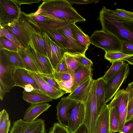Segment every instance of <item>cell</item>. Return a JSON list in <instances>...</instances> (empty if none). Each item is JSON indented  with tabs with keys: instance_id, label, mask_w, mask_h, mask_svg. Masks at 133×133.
Listing matches in <instances>:
<instances>
[{
	"instance_id": "obj_1",
	"label": "cell",
	"mask_w": 133,
	"mask_h": 133,
	"mask_svg": "<svg viewBox=\"0 0 133 133\" xmlns=\"http://www.w3.org/2000/svg\"><path fill=\"white\" fill-rule=\"evenodd\" d=\"M99 19L102 30L113 35L122 43L126 41L133 44V20L119 17L113 10L105 6L100 11Z\"/></svg>"
},
{
	"instance_id": "obj_2",
	"label": "cell",
	"mask_w": 133,
	"mask_h": 133,
	"mask_svg": "<svg viewBox=\"0 0 133 133\" xmlns=\"http://www.w3.org/2000/svg\"><path fill=\"white\" fill-rule=\"evenodd\" d=\"M37 11L61 21L76 23L85 21L66 0H43Z\"/></svg>"
},
{
	"instance_id": "obj_3",
	"label": "cell",
	"mask_w": 133,
	"mask_h": 133,
	"mask_svg": "<svg viewBox=\"0 0 133 133\" xmlns=\"http://www.w3.org/2000/svg\"><path fill=\"white\" fill-rule=\"evenodd\" d=\"M1 25L12 34L24 49L27 48L31 42V37L33 33H43L37 26L29 15L23 11H21L18 19L13 23Z\"/></svg>"
},
{
	"instance_id": "obj_4",
	"label": "cell",
	"mask_w": 133,
	"mask_h": 133,
	"mask_svg": "<svg viewBox=\"0 0 133 133\" xmlns=\"http://www.w3.org/2000/svg\"><path fill=\"white\" fill-rule=\"evenodd\" d=\"M90 43L105 52L120 51L122 42L115 36L102 30L95 31L89 37Z\"/></svg>"
},
{
	"instance_id": "obj_5",
	"label": "cell",
	"mask_w": 133,
	"mask_h": 133,
	"mask_svg": "<svg viewBox=\"0 0 133 133\" xmlns=\"http://www.w3.org/2000/svg\"><path fill=\"white\" fill-rule=\"evenodd\" d=\"M96 86V79H94L87 99L83 103L85 111L84 123L90 133H94L95 122L101 112L99 110L97 106Z\"/></svg>"
},
{
	"instance_id": "obj_6",
	"label": "cell",
	"mask_w": 133,
	"mask_h": 133,
	"mask_svg": "<svg viewBox=\"0 0 133 133\" xmlns=\"http://www.w3.org/2000/svg\"><path fill=\"white\" fill-rule=\"evenodd\" d=\"M129 72L128 64L124 63L119 71L107 83H105V100L106 103L111 100L118 91Z\"/></svg>"
},
{
	"instance_id": "obj_7",
	"label": "cell",
	"mask_w": 133,
	"mask_h": 133,
	"mask_svg": "<svg viewBox=\"0 0 133 133\" xmlns=\"http://www.w3.org/2000/svg\"><path fill=\"white\" fill-rule=\"evenodd\" d=\"M21 11L14 0H0V25L13 23L18 19Z\"/></svg>"
},
{
	"instance_id": "obj_8",
	"label": "cell",
	"mask_w": 133,
	"mask_h": 133,
	"mask_svg": "<svg viewBox=\"0 0 133 133\" xmlns=\"http://www.w3.org/2000/svg\"><path fill=\"white\" fill-rule=\"evenodd\" d=\"M72 22L61 21L57 30L66 39L71 54L85 55V52L79 43L73 30Z\"/></svg>"
},
{
	"instance_id": "obj_9",
	"label": "cell",
	"mask_w": 133,
	"mask_h": 133,
	"mask_svg": "<svg viewBox=\"0 0 133 133\" xmlns=\"http://www.w3.org/2000/svg\"><path fill=\"white\" fill-rule=\"evenodd\" d=\"M129 99V93L124 89H120L108 104L109 108L115 107L118 110L119 117V132L122 131L125 122Z\"/></svg>"
},
{
	"instance_id": "obj_10",
	"label": "cell",
	"mask_w": 133,
	"mask_h": 133,
	"mask_svg": "<svg viewBox=\"0 0 133 133\" xmlns=\"http://www.w3.org/2000/svg\"><path fill=\"white\" fill-rule=\"evenodd\" d=\"M9 133H45L44 121L38 119L28 122L20 119L13 122Z\"/></svg>"
},
{
	"instance_id": "obj_11",
	"label": "cell",
	"mask_w": 133,
	"mask_h": 133,
	"mask_svg": "<svg viewBox=\"0 0 133 133\" xmlns=\"http://www.w3.org/2000/svg\"><path fill=\"white\" fill-rule=\"evenodd\" d=\"M85 115L84 103L76 101L68 113L67 128L71 133L74 132L84 123Z\"/></svg>"
},
{
	"instance_id": "obj_12",
	"label": "cell",
	"mask_w": 133,
	"mask_h": 133,
	"mask_svg": "<svg viewBox=\"0 0 133 133\" xmlns=\"http://www.w3.org/2000/svg\"><path fill=\"white\" fill-rule=\"evenodd\" d=\"M25 49L32 59L39 73L45 74L54 73V70L48 58L37 51L34 48L31 42Z\"/></svg>"
},
{
	"instance_id": "obj_13",
	"label": "cell",
	"mask_w": 133,
	"mask_h": 133,
	"mask_svg": "<svg viewBox=\"0 0 133 133\" xmlns=\"http://www.w3.org/2000/svg\"><path fill=\"white\" fill-rule=\"evenodd\" d=\"M43 37L46 44L47 56L54 70L66 52L53 42L45 32H43Z\"/></svg>"
},
{
	"instance_id": "obj_14",
	"label": "cell",
	"mask_w": 133,
	"mask_h": 133,
	"mask_svg": "<svg viewBox=\"0 0 133 133\" xmlns=\"http://www.w3.org/2000/svg\"><path fill=\"white\" fill-rule=\"evenodd\" d=\"M28 15L41 31L52 29H56L58 27L62 21L51 16L39 13L37 11Z\"/></svg>"
},
{
	"instance_id": "obj_15",
	"label": "cell",
	"mask_w": 133,
	"mask_h": 133,
	"mask_svg": "<svg viewBox=\"0 0 133 133\" xmlns=\"http://www.w3.org/2000/svg\"><path fill=\"white\" fill-rule=\"evenodd\" d=\"M0 89L5 93L9 92L15 86L12 74V66L10 65L6 61L0 57Z\"/></svg>"
},
{
	"instance_id": "obj_16",
	"label": "cell",
	"mask_w": 133,
	"mask_h": 133,
	"mask_svg": "<svg viewBox=\"0 0 133 133\" xmlns=\"http://www.w3.org/2000/svg\"><path fill=\"white\" fill-rule=\"evenodd\" d=\"M28 71L25 68L12 67V74L15 86L24 88L26 85L30 84L35 89L40 90L36 83L28 72Z\"/></svg>"
},
{
	"instance_id": "obj_17",
	"label": "cell",
	"mask_w": 133,
	"mask_h": 133,
	"mask_svg": "<svg viewBox=\"0 0 133 133\" xmlns=\"http://www.w3.org/2000/svg\"><path fill=\"white\" fill-rule=\"evenodd\" d=\"M38 86L40 90L52 99H56L65 92L59 90L50 85L43 79L37 73L28 71Z\"/></svg>"
},
{
	"instance_id": "obj_18",
	"label": "cell",
	"mask_w": 133,
	"mask_h": 133,
	"mask_svg": "<svg viewBox=\"0 0 133 133\" xmlns=\"http://www.w3.org/2000/svg\"><path fill=\"white\" fill-rule=\"evenodd\" d=\"M76 102L69 98L68 96L61 98L56 106V115L58 123L67 128L68 113Z\"/></svg>"
},
{
	"instance_id": "obj_19",
	"label": "cell",
	"mask_w": 133,
	"mask_h": 133,
	"mask_svg": "<svg viewBox=\"0 0 133 133\" xmlns=\"http://www.w3.org/2000/svg\"><path fill=\"white\" fill-rule=\"evenodd\" d=\"M93 80L92 77L88 78L71 93L68 97L75 101L84 103L89 94Z\"/></svg>"
},
{
	"instance_id": "obj_20",
	"label": "cell",
	"mask_w": 133,
	"mask_h": 133,
	"mask_svg": "<svg viewBox=\"0 0 133 133\" xmlns=\"http://www.w3.org/2000/svg\"><path fill=\"white\" fill-rule=\"evenodd\" d=\"M94 133H111L109 124V109L105 104L95 122Z\"/></svg>"
},
{
	"instance_id": "obj_21",
	"label": "cell",
	"mask_w": 133,
	"mask_h": 133,
	"mask_svg": "<svg viewBox=\"0 0 133 133\" xmlns=\"http://www.w3.org/2000/svg\"><path fill=\"white\" fill-rule=\"evenodd\" d=\"M51 106V105L47 103L32 104L26 110L23 119L28 122L34 121Z\"/></svg>"
},
{
	"instance_id": "obj_22",
	"label": "cell",
	"mask_w": 133,
	"mask_h": 133,
	"mask_svg": "<svg viewBox=\"0 0 133 133\" xmlns=\"http://www.w3.org/2000/svg\"><path fill=\"white\" fill-rule=\"evenodd\" d=\"M0 57L4 59L11 66L25 68L23 61L18 52L0 49Z\"/></svg>"
},
{
	"instance_id": "obj_23",
	"label": "cell",
	"mask_w": 133,
	"mask_h": 133,
	"mask_svg": "<svg viewBox=\"0 0 133 133\" xmlns=\"http://www.w3.org/2000/svg\"><path fill=\"white\" fill-rule=\"evenodd\" d=\"M23 94V99L31 104L47 103L52 101L53 99L39 90L34 89L30 92L24 90Z\"/></svg>"
},
{
	"instance_id": "obj_24",
	"label": "cell",
	"mask_w": 133,
	"mask_h": 133,
	"mask_svg": "<svg viewBox=\"0 0 133 133\" xmlns=\"http://www.w3.org/2000/svg\"><path fill=\"white\" fill-rule=\"evenodd\" d=\"M91 68L79 64L74 73L73 85L71 92L85 80L90 77H92Z\"/></svg>"
},
{
	"instance_id": "obj_25",
	"label": "cell",
	"mask_w": 133,
	"mask_h": 133,
	"mask_svg": "<svg viewBox=\"0 0 133 133\" xmlns=\"http://www.w3.org/2000/svg\"><path fill=\"white\" fill-rule=\"evenodd\" d=\"M41 31L43 32H45L53 42L64 49L66 52L69 53L70 48L67 40L56 29L43 30Z\"/></svg>"
},
{
	"instance_id": "obj_26",
	"label": "cell",
	"mask_w": 133,
	"mask_h": 133,
	"mask_svg": "<svg viewBox=\"0 0 133 133\" xmlns=\"http://www.w3.org/2000/svg\"><path fill=\"white\" fill-rule=\"evenodd\" d=\"M96 97L97 108L101 111L105 104V82L102 77L96 79Z\"/></svg>"
},
{
	"instance_id": "obj_27",
	"label": "cell",
	"mask_w": 133,
	"mask_h": 133,
	"mask_svg": "<svg viewBox=\"0 0 133 133\" xmlns=\"http://www.w3.org/2000/svg\"><path fill=\"white\" fill-rule=\"evenodd\" d=\"M43 33V32L33 33L31 37V42L34 48L37 51L47 57L46 46Z\"/></svg>"
},
{
	"instance_id": "obj_28",
	"label": "cell",
	"mask_w": 133,
	"mask_h": 133,
	"mask_svg": "<svg viewBox=\"0 0 133 133\" xmlns=\"http://www.w3.org/2000/svg\"><path fill=\"white\" fill-rule=\"evenodd\" d=\"M73 30L77 39L83 49L86 52L91 44L89 37L85 34L81 29L75 24H72Z\"/></svg>"
},
{
	"instance_id": "obj_29",
	"label": "cell",
	"mask_w": 133,
	"mask_h": 133,
	"mask_svg": "<svg viewBox=\"0 0 133 133\" xmlns=\"http://www.w3.org/2000/svg\"><path fill=\"white\" fill-rule=\"evenodd\" d=\"M109 124L111 133L119 132V117L117 109L115 107L109 108Z\"/></svg>"
},
{
	"instance_id": "obj_30",
	"label": "cell",
	"mask_w": 133,
	"mask_h": 133,
	"mask_svg": "<svg viewBox=\"0 0 133 133\" xmlns=\"http://www.w3.org/2000/svg\"><path fill=\"white\" fill-rule=\"evenodd\" d=\"M18 52L23 61L25 69L29 71L39 73L33 60L25 49L19 50Z\"/></svg>"
},
{
	"instance_id": "obj_31",
	"label": "cell",
	"mask_w": 133,
	"mask_h": 133,
	"mask_svg": "<svg viewBox=\"0 0 133 133\" xmlns=\"http://www.w3.org/2000/svg\"><path fill=\"white\" fill-rule=\"evenodd\" d=\"M82 55H83L72 54L68 52L64 54V56L68 68L73 74L79 64Z\"/></svg>"
},
{
	"instance_id": "obj_32",
	"label": "cell",
	"mask_w": 133,
	"mask_h": 133,
	"mask_svg": "<svg viewBox=\"0 0 133 133\" xmlns=\"http://www.w3.org/2000/svg\"><path fill=\"white\" fill-rule=\"evenodd\" d=\"M124 63L123 60H120L112 63L110 68L102 77L105 83H107L119 71Z\"/></svg>"
},
{
	"instance_id": "obj_33",
	"label": "cell",
	"mask_w": 133,
	"mask_h": 133,
	"mask_svg": "<svg viewBox=\"0 0 133 133\" xmlns=\"http://www.w3.org/2000/svg\"><path fill=\"white\" fill-rule=\"evenodd\" d=\"M10 126L8 114L3 109L0 112V133H8Z\"/></svg>"
},
{
	"instance_id": "obj_34",
	"label": "cell",
	"mask_w": 133,
	"mask_h": 133,
	"mask_svg": "<svg viewBox=\"0 0 133 133\" xmlns=\"http://www.w3.org/2000/svg\"><path fill=\"white\" fill-rule=\"evenodd\" d=\"M105 58L111 63L123 59L130 55L124 54L121 51L105 52Z\"/></svg>"
},
{
	"instance_id": "obj_35",
	"label": "cell",
	"mask_w": 133,
	"mask_h": 133,
	"mask_svg": "<svg viewBox=\"0 0 133 133\" xmlns=\"http://www.w3.org/2000/svg\"><path fill=\"white\" fill-rule=\"evenodd\" d=\"M0 37L6 38L12 42L19 50L24 49L15 36L10 33L5 28L0 25Z\"/></svg>"
},
{
	"instance_id": "obj_36",
	"label": "cell",
	"mask_w": 133,
	"mask_h": 133,
	"mask_svg": "<svg viewBox=\"0 0 133 133\" xmlns=\"http://www.w3.org/2000/svg\"><path fill=\"white\" fill-rule=\"evenodd\" d=\"M37 73L43 79L50 85L59 90L66 93L61 88L56 80L54 73L51 74H45L40 73Z\"/></svg>"
},
{
	"instance_id": "obj_37",
	"label": "cell",
	"mask_w": 133,
	"mask_h": 133,
	"mask_svg": "<svg viewBox=\"0 0 133 133\" xmlns=\"http://www.w3.org/2000/svg\"><path fill=\"white\" fill-rule=\"evenodd\" d=\"M54 74L57 81H66L74 79V74L69 70L60 72L54 71Z\"/></svg>"
},
{
	"instance_id": "obj_38",
	"label": "cell",
	"mask_w": 133,
	"mask_h": 133,
	"mask_svg": "<svg viewBox=\"0 0 133 133\" xmlns=\"http://www.w3.org/2000/svg\"><path fill=\"white\" fill-rule=\"evenodd\" d=\"M5 49L8 50L18 52L19 49L10 40L3 37H0V49Z\"/></svg>"
},
{
	"instance_id": "obj_39",
	"label": "cell",
	"mask_w": 133,
	"mask_h": 133,
	"mask_svg": "<svg viewBox=\"0 0 133 133\" xmlns=\"http://www.w3.org/2000/svg\"><path fill=\"white\" fill-rule=\"evenodd\" d=\"M49 130L50 133H71L67 127L58 123H54Z\"/></svg>"
},
{
	"instance_id": "obj_40",
	"label": "cell",
	"mask_w": 133,
	"mask_h": 133,
	"mask_svg": "<svg viewBox=\"0 0 133 133\" xmlns=\"http://www.w3.org/2000/svg\"><path fill=\"white\" fill-rule=\"evenodd\" d=\"M117 16L123 18L133 20V12L123 9H117L113 10Z\"/></svg>"
},
{
	"instance_id": "obj_41",
	"label": "cell",
	"mask_w": 133,
	"mask_h": 133,
	"mask_svg": "<svg viewBox=\"0 0 133 133\" xmlns=\"http://www.w3.org/2000/svg\"><path fill=\"white\" fill-rule=\"evenodd\" d=\"M74 79L66 81H57L61 88L66 93H71L73 85Z\"/></svg>"
},
{
	"instance_id": "obj_42",
	"label": "cell",
	"mask_w": 133,
	"mask_h": 133,
	"mask_svg": "<svg viewBox=\"0 0 133 133\" xmlns=\"http://www.w3.org/2000/svg\"><path fill=\"white\" fill-rule=\"evenodd\" d=\"M120 51L127 55H133V44L127 42H123Z\"/></svg>"
},
{
	"instance_id": "obj_43",
	"label": "cell",
	"mask_w": 133,
	"mask_h": 133,
	"mask_svg": "<svg viewBox=\"0 0 133 133\" xmlns=\"http://www.w3.org/2000/svg\"><path fill=\"white\" fill-rule=\"evenodd\" d=\"M69 70L65 62L64 56L60 62L57 64L54 71L60 72Z\"/></svg>"
},
{
	"instance_id": "obj_44",
	"label": "cell",
	"mask_w": 133,
	"mask_h": 133,
	"mask_svg": "<svg viewBox=\"0 0 133 133\" xmlns=\"http://www.w3.org/2000/svg\"><path fill=\"white\" fill-rule=\"evenodd\" d=\"M122 131L125 133H133V118L125 123Z\"/></svg>"
},
{
	"instance_id": "obj_45",
	"label": "cell",
	"mask_w": 133,
	"mask_h": 133,
	"mask_svg": "<svg viewBox=\"0 0 133 133\" xmlns=\"http://www.w3.org/2000/svg\"><path fill=\"white\" fill-rule=\"evenodd\" d=\"M79 64L89 68H91L93 63L91 60L87 58L85 55H82L81 57Z\"/></svg>"
},
{
	"instance_id": "obj_46",
	"label": "cell",
	"mask_w": 133,
	"mask_h": 133,
	"mask_svg": "<svg viewBox=\"0 0 133 133\" xmlns=\"http://www.w3.org/2000/svg\"><path fill=\"white\" fill-rule=\"evenodd\" d=\"M68 1L71 4L74 3L76 4H83L96 3L99 1L95 0H68Z\"/></svg>"
},
{
	"instance_id": "obj_47",
	"label": "cell",
	"mask_w": 133,
	"mask_h": 133,
	"mask_svg": "<svg viewBox=\"0 0 133 133\" xmlns=\"http://www.w3.org/2000/svg\"><path fill=\"white\" fill-rule=\"evenodd\" d=\"M14 0L20 6L21 5L23 4H31L32 3H38L42 1L41 0Z\"/></svg>"
},
{
	"instance_id": "obj_48",
	"label": "cell",
	"mask_w": 133,
	"mask_h": 133,
	"mask_svg": "<svg viewBox=\"0 0 133 133\" xmlns=\"http://www.w3.org/2000/svg\"><path fill=\"white\" fill-rule=\"evenodd\" d=\"M72 133H90L88 129L84 123L81 125L74 132Z\"/></svg>"
},
{
	"instance_id": "obj_49",
	"label": "cell",
	"mask_w": 133,
	"mask_h": 133,
	"mask_svg": "<svg viewBox=\"0 0 133 133\" xmlns=\"http://www.w3.org/2000/svg\"><path fill=\"white\" fill-rule=\"evenodd\" d=\"M125 90L129 93V101L133 97V82L129 84Z\"/></svg>"
},
{
	"instance_id": "obj_50",
	"label": "cell",
	"mask_w": 133,
	"mask_h": 133,
	"mask_svg": "<svg viewBox=\"0 0 133 133\" xmlns=\"http://www.w3.org/2000/svg\"><path fill=\"white\" fill-rule=\"evenodd\" d=\"M24 89V90L28 92H31L35 89L33 86L30 84L26 85Z\"/></svg>"
},
{
	"instance_id": "obj_51",
	"label": "cell",
	"mask_w": 133,
	"mask_h": 133,
	"mask_svg": "<svg viewBox=\"0 0 133 133\" xmlns=\"http://www.w3.org/2000/svg\"><path fill=\"white\" fill-rule=\"evenodd\" d=\"M133 118V108L127 114L126 117L125 122Z\"/></svg>"
},
{
	"instance_id": "obj_52",
	"label": "cell",
	"mask_w": 133,
	"mask_h": 133,
	"mask_svg": "<svg viewBox=\"0 0 133 133\" xmlns=\"http://www.w3.org/2000/svg\"><path fill=\"white\" fill-rule=\"evenodd\" d=\"M133 108V97L129 101L127 109V114Z\"/></svg>"
},
{
	"instance_id": "obj_53",
	"label": "cell",
	"mask_w": 133,
	"mask_h": 133,
	"mask_svg": "<svg viewBox=\"0 0 133 133\" xmlns=\"http://www.w3.org/2000/svg\"><path fill=\"white\" fill-rule=\"evenodd\" d=\"M123 60L127 61L130 64L133 65V55L126 57Z\"/></svg>"
},
{
	"instance_id": "obj_54",
	"label": "cell",
	"mask_w": 133,
	"mask_h": 133,
	"mask_svg": "<svg viewBox=\"0 0 133 133\" xmlns=\"http://www.w3.org/2000/svg\"><path fill=\"white\" fill-rule=\"evenodd\" d=\"M119 133H125L124 132L122 131H120V132H119Z\"/></svg>"
},
{
	"instance_id": "obj_55",
	"label": "cell",
	"mask_w": 133,
	"mask_h": 133,
	"mask_svg": "<svg viewBox=\"0 0 133 133\" xmlns=\"http://www.w3.org/2000/svg\"><path fill=\"white\" fill-rule=\"evenodd\" d=\"M48 133H50V132L49 131Z\"/></svg>"
}]
</instances>
